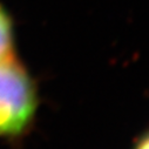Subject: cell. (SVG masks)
Segmentation results:
<instances>
[{
    "label": "cell",
    "mask_w": 149,
    "mask_h": 149,
    "mask_svg": "<svg viewBox=\"0 0 149 149\" xmlns=\"http://www.w3.org/2000/svg\"><path fill=\"white\" fill-rule=\"evenodd\" d=\"M36 107L35 85L26 68L14 55L0 60V139L25 133Z\"/></svg>",
    "instance_id": "obj_1"
},
{
    "label": "cell",
    "mask_w": 149,
    "mask_h": 149,
    "mask_svg": "<svg viewBox=\"0 0 149 149\" xmlns=\"http://www.w3.org/2000/svg\"><path fill=\"white\" fill-rule=\"evenodd\" d=\"M14 29L7 10L0 4V60L13 56Z\"/></svg>",
    "instance_id": "obj_2"
},
{
    "label": "cell",
    "mask_w": 149,
    "mask_h": 149,
    "mask_svg": "<svg viewBox=\"0 0 149 149\" xmlns=\"http://www.w3.org/2000/svg\"><path fill=\"white\" fill-rule=\"evenodd\" d=\"M135 149H149V134H147L144 137L140 140Z\"/></svg>",
    "instance_id": "obj_3"
}]
</instances>
